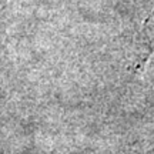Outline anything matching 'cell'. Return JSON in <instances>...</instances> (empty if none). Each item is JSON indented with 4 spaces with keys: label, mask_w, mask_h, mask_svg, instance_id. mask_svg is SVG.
<instances>
[{
    "label": "cell",
    "mask_w": 154,
    "mask_h": 154,
    "mask_svg": "<svg viewBox=\"0 0 154 154\" xmlns=\"http://www.w3.org/2000/svg\"><path fill=\"white\" fill-rule=\"evenodd\" d=\"M154 54V6L147 17L144 19L137 36L133 42L131 64L133 73H141L146 69L149 60Z\"/></svg>",
    "instance_id": "obj_1"
}]
</instances>
